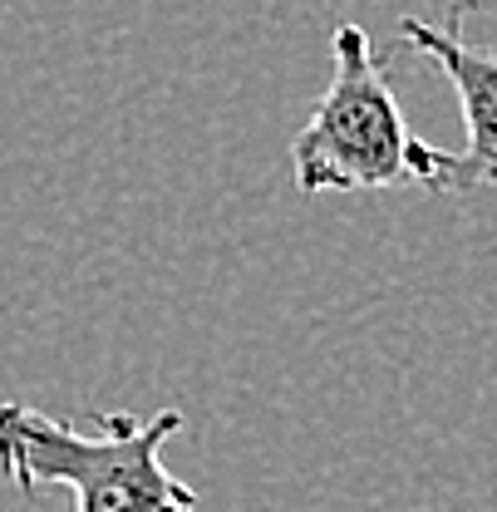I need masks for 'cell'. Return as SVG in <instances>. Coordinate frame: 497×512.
<instances>
[{
    "label": "cell",
    "mask_w": 497,
    "mask_h": 512,
    "mask_svg": "<svg viewBox=\"0 0 497 512\" xmlns=\"http://www.w3.org/2000/svg\"><path fill=\"white\" fill-rule=\"evenodd\" d=\"M468 5H473V10H488V0H463L458 10H468Z\"/></svg>",
    "instance_id": "277c9868"
},
{
    "label": "cell",
    "mask_w": 497,
    "mask_h": 512,
    "mask_svg": "<svg viewBox=\"0 0 497 512\" xmlns=\"http://www.w3.org/2000/svg\"><path fill=\"white\" fill-rule=\"evenodd\" d=\"M399 30H404V45L414 55H429L448 74L458 109H463V128H468V143L458 153L438 148L429 192L463 197V192L497 188V55L468 45L458 35V10H453L448 25H429L419 15H404Z\"/></svg>",
    "instance_id": "3957f363"
},
{
    "label": "cell",
    "mask_w": 497,
    "mask_h": 512,
    "mask_svg": "<svg viewBox=\"0 0 497 512\" xmlns=\"http://www.w3.org/2000/svg\"><path fill=\"white\" fill-rule=\"evenodd\" d=\"M488 15H497V0H488Z\"/></svg>",
    "instance_id": "5b68a950"
},
{
    "label": "cell",
    "mask_w": 497,
    "mask_h": 512,
    "mask_svg": "<svg viewBox=\"0 0 497 512\" xmlns=\"http://www.w3.org/2000/svg\"><path fill=\"white\" fill-rule=\"evenodd\" d=\"M183 429L178 409L153 419L94 414L89 429L35 404H0V478L20 493L64 488L74 512H192L197 493L163 468V448Z\"/></svg>",
    "instance_id": "6da1fadb"
},
{
    "label": "cell",
    "mask_w": 497,
    "mask_h": 512,
    "mask_svg": "<svg viewBox=\"0 0 497 512\" xmlns=\"http://www.w3.org/2000/svg\"><path fill=\"white\" fill-rule=\"evenodd\" d=\"M335 74L291 143V173L306 197L384 192L399 183H434L438 148L414 138L384 60L365 25H335Z\"/></svg>",
    "instance_id": "7a4b0ae2"
}]
</instances>
